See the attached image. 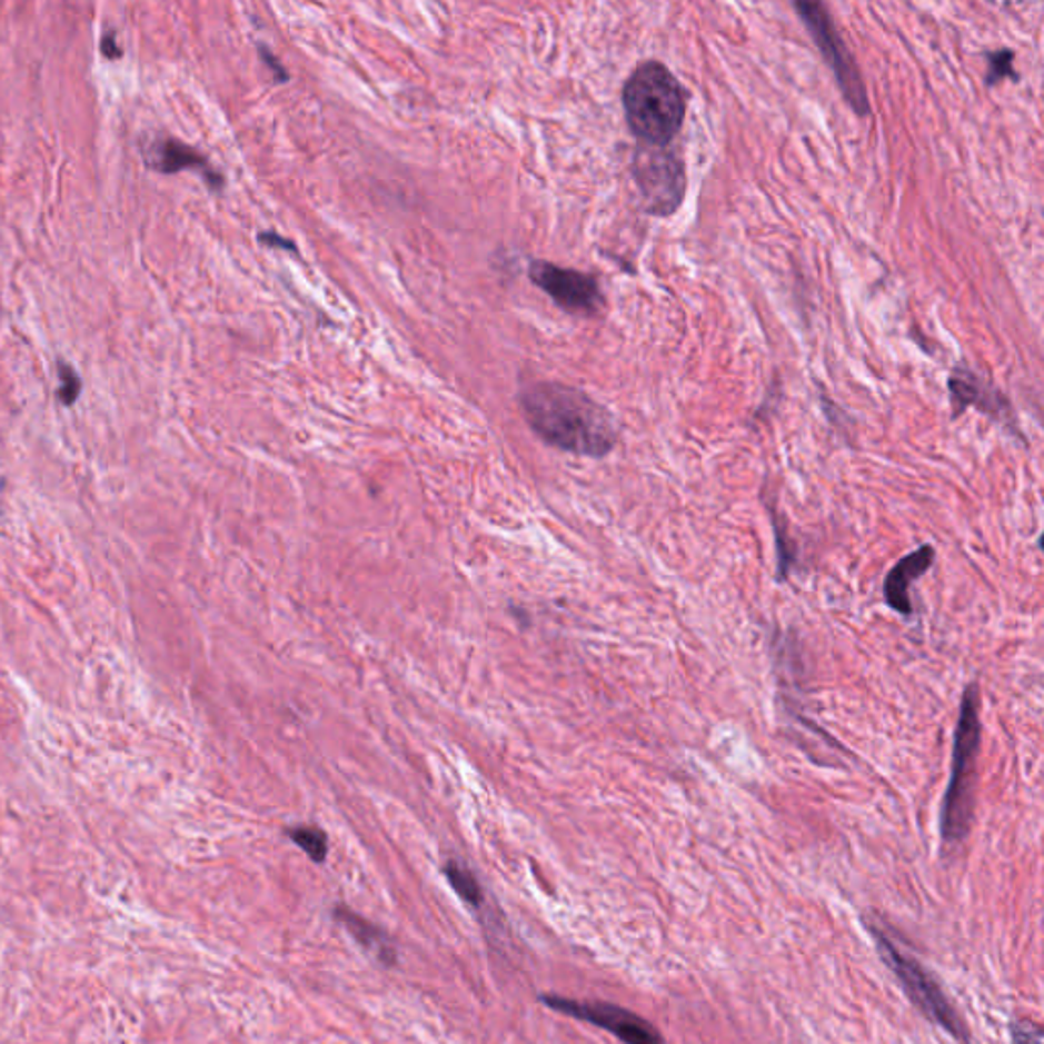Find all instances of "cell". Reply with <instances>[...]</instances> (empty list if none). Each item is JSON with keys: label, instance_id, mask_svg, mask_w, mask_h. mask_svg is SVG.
<instances>
[{"label": "cell", "instance_id": "10", "mask_svg": "<svg viewBox=\"0 0 1044 1044\" xmlns=\"http://www.w3.org/2000/svg\"><path fill=\"white\" fill-rule=\"evenodd\" d=\"M948 386H951V398H953V405L957 408V412L965 410L967 406H977L985 415L1006 422L1010 429L1018 432V429L1012 425L1010 405H1007L1006 398L997 390H994L990 384H985L977 374H973L967 368H958L953 374Z\"/></svg>", "mask_w": 1044, "mask_h": 1044}, {"label": "cell", "instance_id": "15", "mask_svg": "<svg viewBox=\"0 0 1044 1044\" xmlns=\"http://www.w3.org/2000/svg\"><path fill=\"white\" fill-rule=\"evenodd\" d=\"M286 835L295 843L296 847L302 848L315 863H325V859H327L329 838L319 826H305V824L302 826H290V828H286Z\"/></svg>", "mask_w": 1044, "mask_h": 1044}, {"label": "cell", "instance_id": "12", "mask_svg": "<svg viewBox=\"0 0 1044 1044\" xmlns=\"http://www.w3.org/2000/svg\"><path fill=\"white\" fill-rule=\"evenodd\" d=\"M146 160L149 161L151 168L166 173L178 172V170H186V168L200 170L209 178V182L221 185V176L210 170L209 161L205 160L195 149L188 148L180 141H173V139H163L158 143H151Z\"/></svg>", "mask_w": 1044, "mask_h": 1044}, {"label": "cell", "instance_id": "5", "mask_svg": "<svg viewBox=\"0 0 1044 1044\" xmlns=\"http://www.w3.org/2000/svg\"><path fill=\"white\" fill-rule=\"evenodd\" d=\"M794 7L798 11L799 19L804 21V26L808 27L814 43L821 48L824 60L835 72L836 84L843 90L848 105L861 117L867 115L869 100H867V90L863 84L859 68L853 60L851 51L847 50L826 7L821 2H796Z\"/></svg>", "mask_w": 1044, "mask_h": 1044}, {"label": "cell", "instance_id": "19", "mask_svg": "<svg viewBox=\"0 0 1044 1044\" xmlns=\"http://www.w3.org/2000/svg\"><path fill=\"white\" fill-rule=\"evenodd\" d=\"M102 51H105L109 58H115V56H119V53H121V51H119V46H117V39H115V36H105V38H102Z\"/></svg>", "mask_w": 1044, "mask_h": 1044}, {"label": "cell", "instance_id": "9", "mask_svg": "<svg viewBox=\"0 0 1044 1044\" xmlns=\"http://www.w3.org/2000/svg\"><path fill=\"white\" fill-rule=\"evenodd\" d=\"M936 549L931 543H924L916 551L902 557L896 566L889 569L884 581V600L894 613L904 618L914 616V603L909 588L934 566Z\"/></svg>", "mask_w": 1044, "mask_h": 1044}, {"label": "cell", "instance_id": "16", "mask_svg": "<svg viewBox=\"0 0 1044 1044\" xmlns=\"http://www.w3.org/2000/svg\"><path fill=\"white\" fill-rule=\"evenodd\" d=\"M990 58V74H987V84H995L997 80H1002L1004 76H1014V53L1012 51H995V53H987Z\"/></svg>", "mask_w": 1044, "mask_h": 1044}, {"label": "cell", "instance_id": "11", "mask_svg": "<svg viewBox=\"0 0 1044 1044\" xmlns=\"http://www.w3.org/2000/svg\"><path fill=\"white\" fill-rule=\"evenodd\" d=\"M332 916H335V921L341 922L345 928H347V933L356 938V943H359L366 951H369L374 957L380 961L381 965H386V967L396 965L398 953H396V948L392 946L390 936L384 933L380 926H376V924H371V922L366 921V918H361L357 912L345 908V906H335V908H332Z\"/></svg>", "mask_w": 1044, "mask_h": 1044}, {"label": "cell", "instance_id": "8", "mask_svg": "<svg viewBox=\"0 0 1044 1044\" xmlns=\"http://www.w3.org/2000/svg\"><path fill=\"white\" fill-rule=\"evenodd\" d=\"M529 276L533 282L554 298L557 307L571 315L594 317L603 310V290L590 274L559 268L549 261H533Z\"/></svg>", "mask_w": 1044, "mask_h": 1044}, {"label": "cell", "instance_id": "4", "mask_svg": "<svg viewBox=\"0 0 1044 1044\" xmlns=\"http://www.w3.org/2000/svg\"><path fill=\"white\" fill-rule=\"evenodd\" d=\"M873 941L877 945L879 955L885 961V965L896 975L897 982L902 985L904 994L908 995L909 1002L921 1010L926 1018L938 1024L943 1031L948 1032L957 1043L970 1044V1034L958 1018L957 1010L951 1006L943 987L936 983L933 975L924 970L921 961L906 955L899 946L882 931L877 924H867Z\"/></svg>", "mask_w": 1044, "mask_h": 1044}, {"label": "cell", "instance_id": "1", "mask_svg": "<svg viewBox=\"0 0 1044 1044\" xmlns=\"http://www.w3.org/2000/svg\"><path fill=\"white\" fill-rule=\"evenodd\" d=\"M520 402L530 429L561 451L600 459L618 443L613 412L578 388L541 381L527 388Z\"/></svg>", "mask_w": 1044, "mask_h": 1044}, {"label": "cell", "instance_id": "6", "mask_svg": "<svg viewBox=\"0 0 1044 1044\" xmlns=\"http://www.w3.org/2000/svg\"><path fill=\"white\" fill-rule=\"evenodd\" d=\"M633 172L652 215H672L686 195V170L672 149L645 146L635 156Z\"/></svg>", "mask_w": 1044, "mask_h": 1044}, {"label": "cell", "instance_id": "7", "mask_svg": "<svg viewBox=\"0 0 1044 1044\" xmlns=\"http://www.w3.org/2000/svg\"><path fill=\"white\" fill-rule=\"evenodd\" d=\"M539 1002L569 1018L590 1022L594 1026L615 1034L616 1038L625 1044H665L664 1036L653 1024L627 1007L606 1002H578L564 995L551 994L539 995Z\"/></svg>", "mask_w": 1044, "mask_h": 1044}, {"label": "cell", "instance_id": "2", "mask_svg": "<svg viewBox=\"0 0 1044 1044\" xmlns=\"http://www.w3.org/2000/svg\"><path fill=\"white\" fill-rule=\"evenodd\" d=\"M982 735V688L977 682H970L958 704L951 775L941 808V838L946 848L958 847L973 826Z\"/></svg>", "mask_w": 1044, "mask_h": 1044}, {"label": "cell", "instance_id": "17", "mask_svg": "<svg viewBox=\"0 0 1044 1044\" xmlns=\"http://www.w3.org/2000/svg\"><path fill=\"white\" fill-rule=\"evenodd\" d=\"M1012 1044H1043V1028L1031 1020H1018L1010 1026Z\"/></svg>", "mask_w": 1044, "mask_h": 1044}, {"label": "cell", "instance_id": "13", "mask_svg": "<svg viewBox=\"0 0 1044 1044\" xmlns=\"http://www.w3.org/2000/svg\"><path fill=\"white\" fill-rule=\"evenodd\" d=\"M769 516L775 530V554H777V581H787L792 569L798 561V547L789 537L786 516L782 515L777 508L769 506Z\"/></svg>", "mask_w": 1044, "mask_h": 1044}, {"label": "cell", "instance_id": "18", "mask_svg": "<svg viewBox=\"0 0 1044 1044\" xmlns=\"http://www.w3.org/2000/svg\"><path fill=\"white\" fill-rule=\"evenodd\" d=\"M60 380H62L60 396H62V400L66 405H72L76 398H78L80 388H82V381L76 376L74 369L70 368V366H63V364H60Z\"/></svg>", "mask_w": 1044, "mask_h": 1044}, {"label": "cell", "instance_id": "3", "mask_svg": "<svg viewBox=\"0 0 1044 1044\" xmlns=\"http://www.w3.org/2000/svg\"><path fill=\"white\" fill-rule=\"evenodd\" d=\"M628 127L645 146L665 148L684 125L686 90L662 62L640 63L623 88Z\"/></svg>", "mask_w": 1044, "mask_h": 1044}, {"label": "cell", "instance_id": "14", "mask_svg": "<svg viewBox=\"0 0 1044 1044\" xmlns=\"http://www.w3.org/2000/svg\"><path fill=\"white\" fill-rule=\"evenodd\" d=\"M443 873L449 885L454 887L455 894L461 897L469 908L478 909L484 904V892H481L478 877L461 861H447Z\"/></svg>", "mask_w": 1044, "mask_h": 1044}]
</instances>
